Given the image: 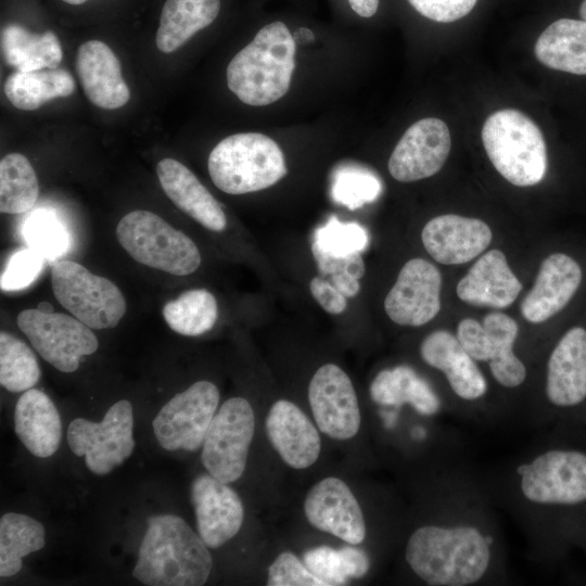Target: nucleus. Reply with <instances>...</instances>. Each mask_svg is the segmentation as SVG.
<instances>
[{"mask_svg":"<svg viewBox=\"0 0 586 586\" xmlns=\"http://www.w3.org/2000/svg\"><path fill=\"white\" fill-rule=\"evenodd\" d=\"M309 290L318 304L329 314H342L347 306L346 296L322 276L314 277Z\"/></svg>","mask_w":586,"mask_h":586,"instance_id":"49530a36","label":"nucleus"},{"mask_svg":"<svg viewBox=\"0 0 586 586\" xmlns=\"http://www.w3.org/2000/svg\"><path fill=\"white\" fill-rule=\"evenodd\" d=\"M420 356L428 366L444 374L459 400L472 404L486 397L487 380L456 335L446 330L430 333L421 342Z\"/></svg>","mask_w":586,"mask_h":586,"instance_id":"a211bd4d","label":"nucleus"},{"mask_svg":"<svg viewBox=\"0 0 586 586\" xmlns=\"http://www.w3.org/2000/svg\"><path fill=\"white\" fill-rule=\"evenodd\" d=\"M355 13L362 17H371L378 10L379 0H347Z\"/></svg>","mask_w":586,"mask_h":586,"instance_id":"09e8293b","label":"nucleus"},{"mask_svg":"<svg viewBox=\"0 0 586 586\" xmlns=\"http://www.w3.org/2000/svg\"><path fill=\"white\" fill-rule=\"evenodd\" d=\"M482 324L488 337L487 365L493 379L505 388L520 387L526 380L527 370L513 351L519 333L517 322L506 314L491 313Z\"/></svg>","mask_w":586,"mask_h":586,"instance_id":"c756f323","label":"nucleus"},{"mask_svg":"<svg viewBox=\"0 0 586 586\" xmlns=\"http://www.w3.org/2000/svg\"><path fill=\"white\" fill-rule=\"evenodd\" d=\"M293 35L282 22L264 26L227 67V85L249 105L276 102L289 90L294 72Z\"/></svg>","mask_w":586,"mask_h":586,"instance_id":"7ed1b4c3","label":"nucleus"},{"mask_svg":"<svg viewBox=\"0 0 586 586\" xmlns=\"http://www.w3.org/2000/svg\"><path fill=\"white\" fill-rule=\"evenodd\" d=\"M38 309L46 314H51L53 311V306L50 303L41 302L38 304Z\"/></svg>","mask_w":586,"mask_h":586,"instance_id":"3c124183","label":"nucleus"},{"mask_svg":"<svg viewBox=\"0 0 586 586\" xmlns=\"http://www.w3.org/2000/svg\"><path fill=\"white\" fill-rule=\"evenodd\" d=\"M482 141L497 171L518 187L534 186L547 170V150L540 129L523 113L506 109L492 114Z\"/></svg>","mask_w":586,"mask_h":586,"instance_id":"423d86ee","label":"nucleus"},{"mask_svg":"<svg viewBox=\"0 0 586 586\" xmlns=\"http://www.w3.org/2000/svg\"><path fill=\"white\" fill-rule=\"evenodd\" d=\"M308 400L318 429L331 438L345 441L360 428L361 416L349 377L336 365L326 364L313 375Z\"/></svg>","mask_w":586,"mask_h":586,"instance_id":"ddd939ff","label":"nucleus"},{"mask_svg":"<svg viewBox=\"0 0 586 586\" xmlns=\"http://www.w3.org/2000/svg\"><path fill=\"white\" fill-rule=\"evenodd\" d=\"M537 60L549 68L586 75V21L560 18L535 43Z\"/></svg>","mask_w":586,"mask_h":586,"instance_id":"cd10ccee","label":"nucleus"},{"mask_svg":"<svg viewBox=\"0 0 586 586\" xmlns=\"http://www.w3.org/2000/svg\"><path fill=\"white\" fill-rule=\"evenodd\" d=\"M313 244L333 256L361 253L369 244L367 230L357 222H342L331 216L314 234Z\"/></svg>","mask_w":586,"mask_h":586,"instance_id":"4c0bfd02","label":"nucleus"},{"mask_svg":"<svg viewBox=\"0 0 586 586\" xmlns=\"http://www.w3.org/2000/svg\"><path fill=\"white\" fill-rule=\"evenodd\" d=\"M583 280L581 265L565 253H553L540 264L532 290L521 304L523 318L540 323L561 311L573 298Z\"/></svg>","mask_w":586,"mask_h":586,"instance_id":"aec40b11","label":"nucleus"},{"mask_svg":"<svg viewBox=\"0 0 586 586\" xmlns=\"http://www.w3.org/2000/svg\"><path fill=\"white\" fill-rule=\"evenodd\" d=\"M198 533L209 548H218L238 534L244 510L239 495L209 473L198 475L191 485Z\"/></svg>","mask_w":586,"mask_h":586,"instance_id":"f3484780","label":"nucleus"},{"mask_svg":"<svg viewBox=\"0 0 586 586\" xmlns=\"http://www.w3.org/2000/svg\"><path fill=\"white\" fill-rule=\"evenodd\" d=\"M1 48L7 64L18 72L56 68L63 56L54 33L35 34L16 24L2 29Z\"/></svg>","mask_w":586,"mask_h":586,"instance_id":"7c9ffc66","label":"nucleus"},{"mask_svg":"<svg viewBox=\"0 0 586 586\" xmlns=\"http://www.w3.org/2000/svg\"><path fill=\"white\" fill-rule=\"evenodd\" d=\"M266 432L288 466L305 469L317 461L321 448L318 430L292 402L280 399L271 406L266 418Z\"/></svg>","mask_w":586,"mask_h":586,"instance_id":"4be33fe9","label":"nucleus"},{"mask_svg":"<svg viewBox=\"0 0 586 586\" xmlns=\"http://www.w3.org/2000/svg\"><path fill=\"white\" fill-rule=\"evenodd\" d=\"M441 288L440 270L423 258H412L402 267L388 291L385 313L399 326H423L441 309Z\"/></svg>","mask_w":586,"mask_h":586,"instance_id":"4468645a","label":"nucleus"},{"mask_svg":"<svg viewBox=\"0 0 586 586\" xmlns=\"http://www.w3.org/2000/svg\"><path fill=\"white\" fill-rule=\"evenodd\" d=\"M116 237L135 260L148 267L175 276L190 275L200 267L195 243L152 212L126 214L117 224Z\"/></svg>","mask_w":586,"mask_h":586,"instance_id":"0eeeda50","label":"nucleus"},{"mask_svg":"<svg viewBox=\"0 0 586 586\" xmlns=\"http://www.w3.org/2000/svg\"><path fill=\"white\" fill-rule=\"evenodd\" d=\"M381 192L382 183L380 178L367 168L344 165L333 173L332 199L351 211L374 202Z\"/></svg>","mask_w":586,"mask_h":586,"instance_id":"e433bc0d","label":"nucleus"},{"mask_svg":"<svg viewBox=\"0 0 586 586\" xmlns=\"http://www.w3.org/2000/svg\"><path fill=\"white\" fill-rule=\"evenodd\" d=\"M514 499L528 512L586 501V453L547 448L530 454L511 473Z\"/></svg>","mask_w":586,"mask_h":586,"instance_id":"20e7f679","label":"nucleus"},{"mask_svg":"<svg viewBox=\"0 0 586 586\" xmlns=\"http://www.w3.org/2000/svg\"><path fill=\"white\" fill-rule=\"evenodd\" d=\"M255 417L243 397L227 399L206 432L201 460L207 473L230 484L244 472L254 435Z\"/></svg>","mask_w":586,"mask_h":586,"instance_id":"9d476101","label":"nucleus"},{"mask_svg":"<svg viewBox=\"0 0 586 586\" xmlns=\"http://www.w3.org/2000/svg\"><path fill=\"white\" fill-rule=\"evenodd\" d=\"M268 586H324L292 552L280 553L268 568Z\"/></svg>","mask_w":586,"mask_h":586,"instance_id":"37998d69","label":"nucleus"},{"mask_svg":"<svg viewBox=\"0 0 586 586\" xmlns=\"http://www.w3.org/2000/svg\"><path fill=\"white\" fill-rule=\"evenodd\" d=\"M311 253L320 276L323 278L329 277V282L335 288H342L355 280H360L365 273L361 253L333 256L322 252L315 244H311Z\"/></svg>","mask_w":586,"mask_h":586,"instance_id":"ea45409f","label":"nucleus"},{"mask_svg":"<svg viewBox=\"0 0 586 586\" xmlns=\"http://www.w3.org/2000/svg\"><path fill=\"white\" fill-rule=\"evenodd\" d=\"M14 430L22 444L36 457L48 458L59 449L61 418L44 392L29 388L22 394L14 409Z\"/></svg>","mask_w":586,"mask_h":586,"instance_id":"a878e982","label":"nucleus"},{"mask_svg":"<svg viewBox=\"0 0 586 586\" xmlns=\"http://www.w3.org/2000/svg\"><path fill=\"white\" fill-rule=\"evenodd\" d=\"M39 186L29 161L20 153H10L0 162V211L18 215L36 203Z\"/></svg>","mask_w":586,"mask_h":586,"instance_id":"f704fd0d","label":"nucleus"},{"mask_svg":"<svg viewBox=\"0 0 586 586\" xmlns=\"http://www.w3.org/2000/svg\"><path fill=\"white\" fill-rule=\"evenodd\" d=\"M162 314L173 331L186 336H196L215 326L218 307L209 291L193 289L167 302Z\"/></svg>","mask_w":586,"mask_h":586,"instance_id":"72a5a7b5","label":"nucleus"},{"mask_svg":"<svg viewBox=\"0 0 586 586\" xmlns=\"http://www.w3.org/2000/svg\"><path fill=\"white\" fill-rule=\"evenodd\" d=\"M579 14L584 21H586V0H583L581 8H579Z\"/></svg>","mask_w":586,"mask_h":586,"instance_id":"603ef678","label":"nucleus"},{"mask_svg":"<svg viewBox=\"0 0 586 586\" xmlns=\"http://www.w3.org/2000/svg\"><path fill=\"white\" fill-rule=\"evenodd\" d=\"M40 367L30 347L16 336L0 333V383L14 393L31 388L40 379Z\"/></svg>","mask_w":586,"mask_h":586,"instance_id":"c9c22d12","label":"nucleus"},{"mask_svg":"<svg viewBox=\"0 0 586 586\" xmlns=\"http://www.w3.org/2000/svg\"><path fill=\"white\" fill-rule=\"evenodd\" d=\"M213 559L206 544L187 522L175 514L148 519L132 575L148 586H201Z\"/></svg>","mask_w":586,"mask_h":586,"instance_id":"f03ea898","label":"nucleus"},{"mask_svg":"<svg viewBox=\"0 0 586 586\" xmlns=\"http://www.w3.org/2000/svg\"><path fill=\"white\" fill-rule=\"evenodd\" d=\"M156 174L165 194L178 208L212 231L225 230L227 218L220 204L187 166L163 158Z\"/></svg>","mask_w":586,"mask_h":586,"instance_id":"393cba45","label":"nucleus"},{"mask_svg":"<svg viewBox=\"0 0 586 586\" xmlns=\"http://www.w3.org/2000/svg\"><path fill=\"white\" fill-rule=\"evenodd\" d=\"M522 290V283L510 269L505 254L491 250L482 255L458 282L456 293L474 306L505 308Z\"/></svg>","mask_w":586,"mask_h":586,"instance_id":"b1692460","label":"nucleus"},{"mask_svg":"<svg viewBox=\"0 0 586 586\" xmlns=\"http://www.w3.org/2000/svg\"><path fill=\"white\" fill-rule=\"evenodd\" d=\"M55 298L91 329H111L126 313V301L115 283L72 260H60L51 269Z\"/></svg>","mask_w":586,"mask_h":586,"instance_id":"6e6552de","label":"nucleus"},{"mask_svg":"<svg viewBox=\"0 0 586 586\" xmlns=\"http://www.w3.org/2000/svg\"><path fill=\"white\" fill-rule=\"evenodd\" d=\"M456 336L475 361L487 364L489 359L488 337L482 323L472 318H466L459 322Z\"/></svg>","mask_w":586,"mask_h":586,"instance_id":"a18cd8bd","label":"nucleus"},{"mask_svg":"<svg viewBox=\"0 0 586 586\" xmlns=\"http://www.w3.org/2000/svg\"><path fill=\"white\" fill-rule=\"evenodd\" d=\"M479 512L449 506L446 519L417 527L405 547L415 575L431 586H473L492 578L500 547L492 523Z\"/></svg>","mask_w":586,"mask_h":586,"instance_id":"f257e3e1","label":"nucleus"},{"mask_svg":"<svg viewBox=\"0 0 586 586\" xmlns=\"http://www.w3.org/2000/svg\"><path fill=\"white\" fill-rule=\"evenodd\" d=\"M218 403L217 386L205 380L176 394L152 422L158 444L169 451H196L203 445Z\"/></svg>","mask_w":586,"mask_h":586,"instance_id":"9b49d317","label":"nucleus"},{"mask_svg":"<svg viewBox=\"0 0 586 586\" xmlns=\"http://www.w3.org/2000/svg\"><path fill=\"white\" fill-rule=\"evenodd\" d=\"M423 16L441 23L455 22L471 12L477 0H408Z\"/></svg>","mask_w":586,"mask_h":586,"instance_id":"c03bdc74","label":"nucleus"},{"mask_svg":"<svg viewBox=\"0 0 586 586\" xmlns=\"http://www.w3.org/2000/svg\"><path fill=\"white\" fill-rule=\"evenodd\" d=\"M3 89L5 97L16 109L34 111L55 98L71 95L76 86L67 71L56 67L16 71L8 76Z\"/></svg>","mask_w":586,"mask_h":586,"instance_id":"2f4dec72","label":"nucleus"},{"mask_svg":"<svg viewBox=\"0 0 586 586\" xmlns=\"http://www.w3.org/2000/svg\"><path fill=\"white\" fill-rule=\"evenodd\" d=\"M25 235L33 249L43 257L61 255L67 246L64 227L53 217L36 214L25 227Z\"/></svg>","mask_w":586,"mask_h":586,"instance_id":"58836bf2","label":"nucleus"},{"mask_svg":"<svg viewBox=\"0 0 586 586\" xmlns=\"http://www.w3.org/2000/svg\"><path fill=\"white\" fill-rule=\"evenodd\" d=\"M293 38L295 43L307 44L314 41V34L308 28H298L294 31Z\"/></svg>","mask_w":586,"mask_h":586,"instance_id":"8fccbe9b","label":"nucleus"},{"mask_svg":"<svg viewBox=\"0 0 586 586\" xmlns=\"http://www.w3.org/2000/svg\"><path fill=\"white\" fill-rule=\"evenodd\" d=\"M46 544L43 525L22 513L8 512L0 519V575L13 576L23 566V559L41 550Z\"/></svg>","mask_w":586,"mask_h":586,"instance_id":"473e14b6","label":"nucleus"},{"mask_svg":"<svg viewBox=\"0 0 586 586\" xmlns=\"http://www.w3.org/2000/svg\"><path fill=\"white\" fill-rule=\"evenodd\" d=\"M207 168L214 184L233 195L267 189L286 175L280 146L259 132L222 139L212 150Z\"/></svg>","mask_w":586,"mask_h":586,"instance_id":"39448f33","label":"nucleus"},{"mask_svg":"<svg viewBox=\"0 0 586 586\" xmlns=\"http://www.w3.org/2000/svg\"><path fill=\"white\" fill-rule=\"evenodd\" d=\"M492 238V230L483 220L454 214L434 217L421 232L426 252L444 265L472 260L487 249Z\"/></svg>","mask_w":586,"mask_h":586,"instance_id":"412c9836","label":"nucleus"},{"mask_svg":"<svg viewBox=\"0 0 586 586\" xmlns=\"http://www.w3.org/2000/svg\"><path fill=\"white\" fill-rule=\"evenodd\" d=\"M348 578H361L370 569L369 556L360 548L344 547L341 549Z\"/></svg>","mask_w":586,"mask_h":586,"instance_id":"de8ad7c7","label":"nucleus"},{"mask_svg":"<svg viewBox=\"0 0 586 586\" xmlns=\"http://www.w3.org/2000/svg\"><path fill=\"white\" fill-rule=\"evenodd\" d=\"M17 324L36 352L62 372L76 371L80 357L93 354L99 346L91 328L74 316L25 309L18 314Z\"/></svg>","mask_w":586,"mask_h":586,"instance_id":"f8f14e48","label":"nucleus"},{"mask_svg":"<svg viewBox=\"0 0 586 586\" xmlns=\"http://www.w3.org/2000/svg\"><path fill=\"white\" fill-rule=\"evenodd\" d=\"M304 563L324 586L345 585L348 581L341 549L328 546L310 549L304 555Z\"/></svg>","mask_w":586,"mask_h":586,"instance_id":"79ce46f5","label":"nucleus"},{"mask_svg":"<svg viewBox=\"0 0 586 586\" xmlns=\"http://www.w3.org/2000/svg\"><path fill=\"white\" fill-rule=\"evenodd\" d=\"M43 258L35 249H22L15 252L1 275V290L17 291L27 288L41 271Z\"/></svg>","mask_w":586,"mask_h":586,"instance_id":"a19ab883","label":"nucleus"},{"mask_svg":"<svg viewBox=\"0 0 586 586\" xmlns=\"http://www.w3.org/2000/svg\"><path fill=\"white\" fill-rule=\"evenodd\" d=\"M73 454L85 457L89 471L105 475L130 457L135 448L132 405L120 399L100 422L74 419L66 433Z\"/></svg>","mask_w":586,"mask_h":586,"instance_id":"1a4fd4ad","label":"nucleus"},{"mask_svg":"<svg viewBox=\"0 0 586 586\" xmlns=\"http://www.w3.org/2000/svg\"><path fill=\"white\" fill-rule=\"evenodd\" d=\"M545 396L556 408L586 399V329L572 327L557 342L546 365Z\"/></svg>","mask_w":586,"mask_h":586,"instance_id":"6ab92c4d","label":"nucleus"},{"mask_svg":"<svg viewBox=\"0 0 586 586\" xmlns=\"http://www.w3.org/2000/svg\"><path fill=\"white\" fill-rule=\"evenodd\" d=\"M219 10L220 0H166L155 37L158 50L174 52L212 24Z\"/></svg>","mask_w":586,"mask_h":586,"instance_id":"c85d7f7f","label":"nucleus"},{"mask_svg":"<svg viewBox=\"0 0 586 586\" xmlns=\"http://www.w3.org/2000/svg\"><path fill=\"white\" fill-rule=\"evenodd\" d=\"M370 396L383 408L398 409L408 404L422 417H435L443 408L431 384L407 365L381 370L370 384Z\"/></svg>","mask_w":586,"mask_h":586,"instance_id":"bb28decb","label":"nucleus"},{"mask_svg":"<svg viewBox=\"0 0 586 586\" xmlns=\"http://www.w3.org/2000/svg\"><path fill=\"white\" fill-rule=\"evenodd\" d=\"M450 146L449 129L443 120L420 119L397 142L388 160V171L400 182L429 178L443 167Z\"/></svg>","mask_w":586,"mask_h":586,"instance_id":"2eb2a0df","label":"nucleus"},{"mask_svg":"<svg viewBox=\"0 0 586 586\" xmlns=\"http://www.w3.org/2000/svg\"><path fill=\"white\" fill-rule=\"evenodd\" d=\"M76 72L86 97L94 105L114 110L128 102L130 91L119 60L104 42L89 40L78 48Z\"/></svg>","mask_w":586,"mask_h":586,"instance_id":"5701e85b","label":"nucleus"},{"mask_svg":"<svg viewBox=\"0 0 586 586\" xmlns=\"http://www.w3.org/2000/svg\"><path fill=\"white\" fill-rule=\"evenodd\" d=\"M68 4H74V5H78V4H81L84 2H86L87 0H62Z\"/></svg>","mask_w":586,"mask_h":586,"instance_id":"864d4df0","label":"nucleus"},{"mask_svg":"<svg viewBox=\"0 0 586 586\" xmlns=\"http://www.w3.org/2000/svg\"><path fill=\"white\" fill-rule=\"evenodd\" d=\"M304 511L314 527L351 545H359L366 537L359 502L339 477L329 476L315 484L305 498Z\"/></svg>","mask_w":586,"mask_h":586,"instance_id":"dca6fc26","label":"nucleus"}]
</instances>
